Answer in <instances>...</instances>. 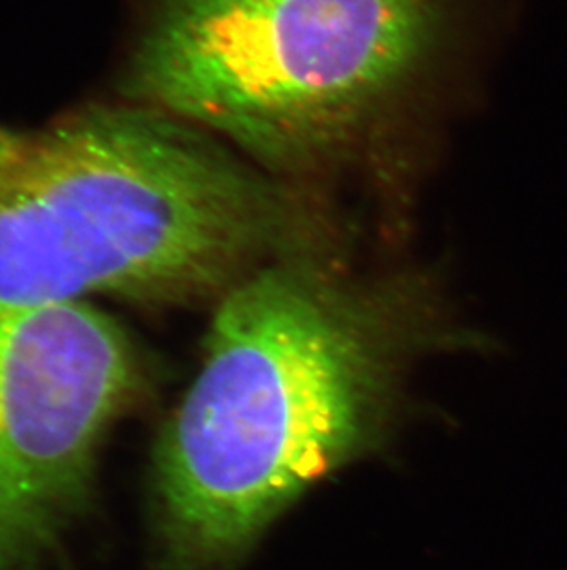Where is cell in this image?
<instances>
[{
    "label": "cell",
    "mask_w": 567,
    "mask_h": 570,
    "mask_svg": "<svg viewBox=\"0 0 567 570\" xmlns=\"http://www.w3.org/2000/svg\"><path fill=\"white\" fill-rule=\"evenodd\" d=\"M466 340L418 272L305 254L232 286L157 452L171 570L235 566L308 488L386 442L420 358Z\"/></svg>",
    "instance_id": "6da1fadb"
},
{
    "label": "cell",
    "mask_w": 567,
    "mask_h": 570,
    "mask_svg": "<svg viewBox=\"0 0 567 570\" xmlns=\"http://www.w3.org/2000/svg\"><path fill=\"white\" fill-rule=\"evenodd\" d=\"M334 252L319 205L159 109L0 125V308L192 302L280 258Z\"/></svg>",
    "instance_id": "7a4b0ae2"
},
{
    "label": "cell",
    "mask_w": 567,
    "mask_h": 570,
    "mask_svg": "<svg viewBox=\"0 0 567 570\" xmlns=\"http://www.w3.org/2000/svg\"><path fill=\"white\" fill-rule=\"evenodd\" d=\"M466 4L157 0L131 87L280 178L316 173L391 126L445 56Z\"/></svg>",
    "instance_id": "3957f363"
},
{
    "label": "cell",
    "mask_w": 567,
    "mask_h": 570,
    "mask_svg": "<svg viewBox=\"0 0 567 570\" xmlns=\"http://www.w3.org/2000/svg\"><path fill=\"white\" fill-rule=\"evenodd\" d=\"M139 382L81 302L0 308V570H30L86 497L98 442Z\"/></svg>",
    "instance_id": "277c9868"
}]
</instances>
